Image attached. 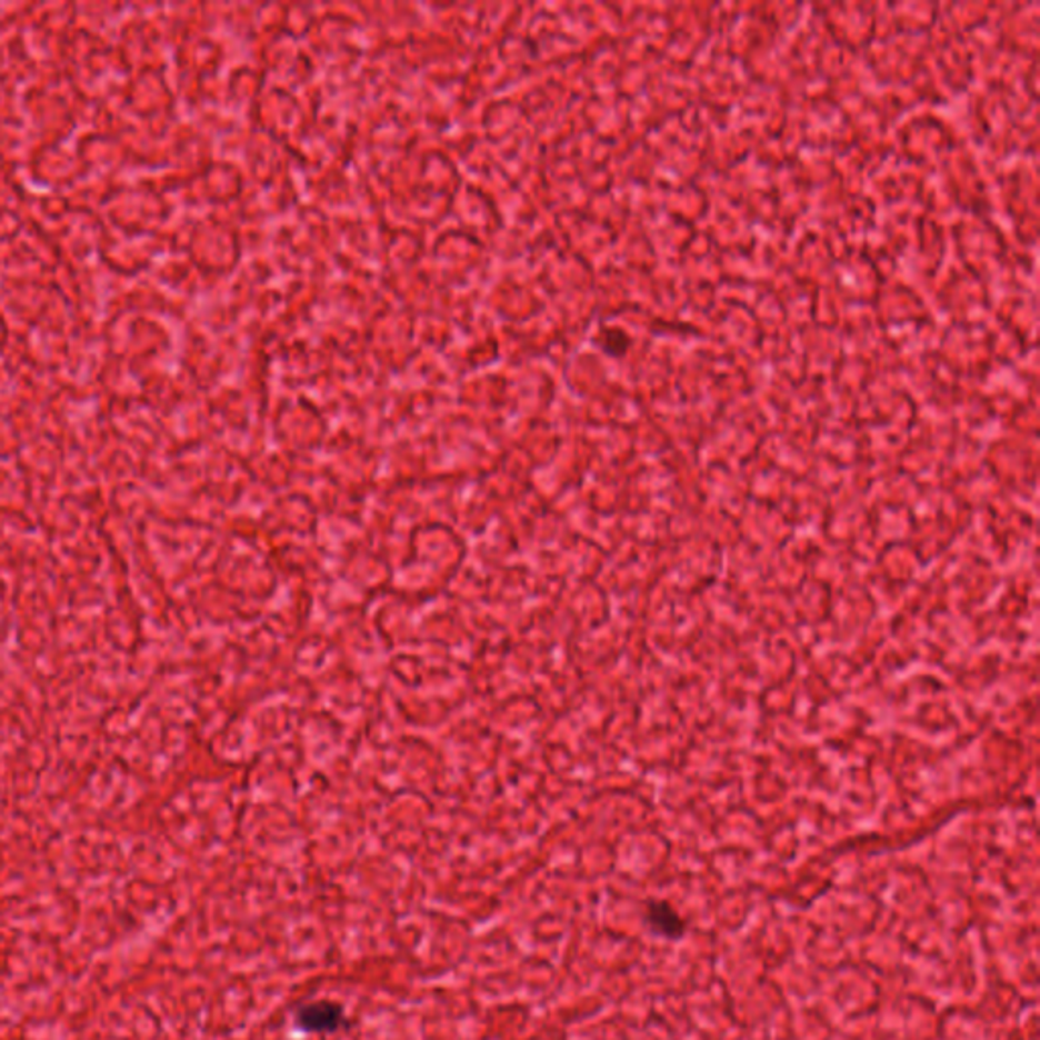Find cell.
Masks as SVG:
<instances>
[{"mask_svg":"<svg viewBox=\"0 0 1040 1040\" xmlns=\"http://www.w3.org/2000/svg\"><path fill=\"white\" fill-rule=\"evenodd\" d=\"M342 1006L333 1004L328 1000L303 1006L297 1012V1024L306 1032H331L342 1027Z\"/></svg>","mask_w":1040,"mask_h":1040,"instance_id":"1","label":"cell"},{"mask_svg":"<svg viewBox=\"0 0 1040 1040\" xmlns=\"http://www.w3.org/2000/svg\"><path fill=\"white\" fill-rule=\"evenodd\" d=\"M650 929L662 937L677 939L683 934V921L667 902H652L647 910Z\"/></svg>","mask_w":1040,"mask_h":1040,"instance_id":"2","label":"cell"}]
</instances>
